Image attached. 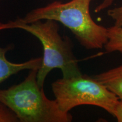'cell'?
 <instances>
[{
	"label": "cell",
	"instance_id": "1",
	"mask_svg": "<svg viewBox=\"0 0 122 122\" xmlns=\"http://www.w3.org/2000/svg\"><path fill=\"white\" fill-rule=\"evenodd\" d=\"M10 29L25 30L39 39L42 44L43 57L37 74V81L41 87H44L47 76L55 68L60 69L65 78L81 74L72 50V42L68 37L61 36L58 22L44 20L26 23L18 18L6 23L0 22V31Z\"/></svg>",
	"mask_w": 122,
	"mask_h": 122
},
{
	"label": "cell",
	"instance_id": "2",
	"mask_svg": "<svg viewBox=\"0 0 122 122\" xmlns=\"http://www.w3.org/2000/svg\"><path fill=\"white\" fill-rule=\"evenodd\" d=\"M93 0L55 1L28 12L21 22L29 23L37 20H53L72 32L81 45L86 49H102L108 41L107 28L94 22L90 14Z\"/></svg>",
	"mask_w": 122,
	"mask_h": 122
},
{
	"label": "cell",
	"instance_id": "3",
	"mask_svg": "<svg viewBox=\"0 0 122 122\" xmlns=\"http://www.w3.org/2000/svg\"><path fill=\"white\" fill-rule=\"evenodd\" d=\"M39 68L30 70L19 84L0 89V103L9 108L20 122H70L72 116L59 109L56 100L49 99L37 81Z\"/></svg>",
	"mask_w": 122,
	"mask_h": 122
},
{
	"label": "cell",
	"instance_id": "4",
	"mask_svg": "<svg viewBox=\"0 0 122 122\" xmlns=\"http://www.w3.org/2000/svg\"><path fill=\"white\" fill-rule=\"evenodd\" d=\"M51 89L59 109L64 112L87 105L102 108L113 116L119 100L94 77L82 74L58 79L52 83Z\"/></svg>",
	"mask_w": 122,
	"mask_h": 122
},
{
	"label": "cell",
	"instance_id": "5",
	"mask_svg": "<svg viewBox=\"0 0 122 122\" xmlns=\"http://www.w3.org/2000/svg\"><path fill=\"white\" fill-rule=\"evenodd\" d=\"M14 48L13 44H9L5 47L0 46V84L20 71L39 68L41 65L42 57L32 58L22 63L10 62L7 59L6 54Z\"/></svg>",
	"mask_w": 122,
	"mask_h": 122
},
{
	"label": "cell",
	"instance_id": "6",
	"mask_svg": "<svg viewBox=\"0 0 122 122\" xmlns=\"http://www.w3.org/2000/svg\"><path fill=\"white\" fill-rule=\"evenodd\" d=\"M93 77L119 100L122 99V65L108 71L96 75Z\"/></svg>",
	"mask_w": 122,
	"mask_h": 122
},
{
	"label": "cell",
	"instance_id": "7",
	"mask_svg": "<svg viewBox=\"0 0 122 122\" xmlns=\"http://www.w3.org/2000/svg\"><path fill=\"white\" fill-rule=\"evenodd\" d=\"M108 41L104 47L106 53H122V28L115 25L107 28Z\"/></svg>",
	"mask_w": 122,
	"mask_h": 122
},
{
	"label": "cell",
	"instance_id": "8",
	"mask_svg": "<svg viewBox=\"0 0 122 122\" xmlns=\"http://www.w3.org/2000/svg\"><path fill=\"white\" fill-rule=\"evenodd\" d=\"M15 114L9 108L0 103V122H18Z\"/></svg>",
	"mask_w": 122,
	"mask_h": 122
},
{
	"label": "cell",
	"instance_id": "9",
	"mask_svg": "<svg viewBox=\"0 0 122 122\" xmlns=\"http://www.w3.org/2000/svg\"><path fill=\"white\" fill-rule=\"evenodd\" d=\"M107 15L114 21V25L122 28V5L109 9Z\"/></svg>",
	"mask_w": 122,
	"mask_h": 122
},
{
	"label": "cell",
	"instance_id": "10",
	"mask_svg": "<svg viewBox=\"0 0 122 122\" xmlns=\"http://www.w3.org/2000/svg\"><path fill=\"white\" fill-rule=\"evenodd\" d=\"M113 116L118 122H122V99L119 100L114 111Z\"/></svg>",
	"mask_w": 122,
	"mask_h": 122
},
{
	"label": "cell",
	"instance_id": "11",
	"mask_svg": "<svg viewBox=\"0 0 122 122\" xmlns=\"http://www.w3.org/2000/svg\"><path fill=\"white\" fill-rule=\"evenodd\" d=\"M114 0H103L101 4H100L95 9L94 11L96 13H99V12L102 11V10H105L109 7L112 5Z\"/></svg>",
	"mask_w": 122,
	"mask_h": 122
},
{
	"label": "cell",
	"instance_id": "12",
	"mask_svg": "<svg viewBox=\"0 0 122 122\" xmlns=\"http://www.w3.org/2000/svg\"><path fill=\"white\" fill-rule=\"evenodd\" d=\"M0 1H1V0H0Z\"/></svg>",
	"mask_w": 122,
	"mask_h": 122
}]
</instances>
